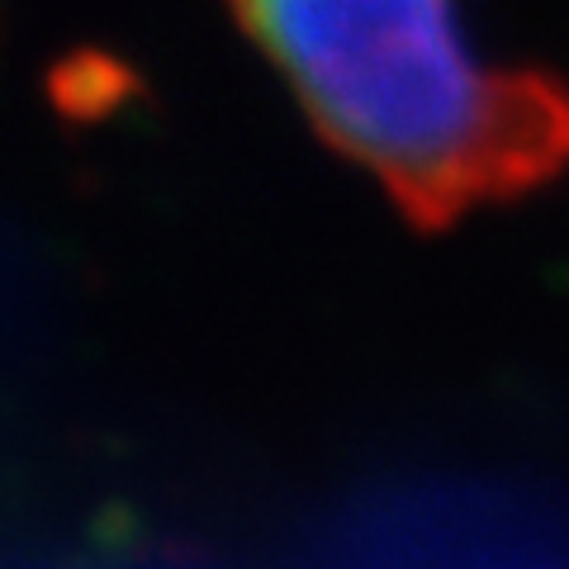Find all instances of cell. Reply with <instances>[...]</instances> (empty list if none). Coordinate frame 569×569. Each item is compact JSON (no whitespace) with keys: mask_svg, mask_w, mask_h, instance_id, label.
Wrapping results in <instances>:
<instances>
[{"mask_svg":"<svg viewBox=\"0 0 569 569\" xmlns=\"http://www.w3.org/2000/svg\"><path fill=\"white\" fill-rule=\"evenodd\" d=\"M337 152L418 223L537 190L569 162V86L489 62L456 0H233Z\"/></svg>","mask_w":569,"mask_h":569,"instance_id":"6da1fadb","label":"cell"}]
</instances>
